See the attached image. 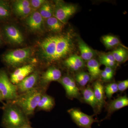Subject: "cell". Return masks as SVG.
I'll return each instance as SVG.
<instances>
[{
	"label": "cell",
	"mask_w": 128,
	"mask_h": 128,
	"mask_svg": "<svg viewBox=\"0 0 128 128\" xmlns=\"http://www.w3.org/2000/svg\"><path fill=\"white\" fill-rule=\"evenodd\" d=\"M41 58L47 64L61 60L73 52V37L70 33L51 35L40 42Z\"/></svg>",
	"instance_id": "1"
},
{
	"label": "cell",
	"mask_w": 128,
	"mask_h": 128,
	"mask_svg": "<svg viewBox=\"0 0 128 128\" xmlns=\"http://www.w3.org/2000/svg\"><path fill=\"white\" fill-rule=\"evenodd\" d=\"M2 126L4 128H19L31 124L29 118L18 106L11 102L3 104Z\"/></svg>",
	"instance_id": "2"
},
{
	"label": "cell",
	"mask_w": 128,
	"mask_h": 128,
	"mask_svg": "<svg viewBox=\"0 0 128 128\" xmlns=\"http://www.w3.org/2000/svg\"><path fill=\"white\" fill-rule=\"evenodd\" d=\"M47 88L40 85L30 90L19 94L15 100L11 102L18 106L29 118L34 114L40 100L43 94L46 93Z\"/></svg>",
	"instance_id": "3"
},
{
	"label": "cell",
	"mask_w": 128,
	"mask_h": 128,
	"mask_svg": "<svg viewBox=\"0 0 128 128\" xmlns=\"http://www.w3.org/2000/svg\"><path fill=\"white\" fill-rule=\"evenodd\" d=\"M31 54L29 48L18 49L5 53L2 56V60L9 67L18 68L22 66L28 59Z\"/></svg>",
	"instance_id": "4"
},
{
	"label": "cell",
	"mask_w": 128,
	"mask_h": 128,
	"mask_svg": "<svg viewBox=\"0 0 128 128\" xmlns=\"http://www.w3.org/2000/svg\"><path fill=\"white\" fill-rule=\"evenodd\" d=\"M0 90L3 100L6 102L14 101L18 95L16 86L10 81L4 69L0 70Z\"/></svg>",
	"instance_id": "5"
},
{
	"label": "cell",
	"mask_w": 128,
	"mask_h": 128,
	"mask_svg": "<svg viewBox=\"0 0 128 128\" xmlns=\"http://www.w3.org/2000/svg\"><path fill=\"white\" fill-rule=\"evenodd\" d=\"M77 8L71 4L58 3L54 7L53 16L61 22L66 24L71 16L76 13Z\"/></svg>",
	"instance_id": "6"
},
{
	"label": "cell",
	"mask_w": 128,
	"mask_h": 128,
	"mask_svg": "<svg viewBox=\"0 0 128 128\" xmlns=\"http://www.w3.org/2000/svg\"><path fill=\"white\" fill-rule=\"evenodd\" d=\"M67 112L74 122L81 128H92V124L97 121L92 116L88 115L76 108H71Z\"/></svg>",
	"instance_id": "7"
},
{
	"label": "cell",
	"mask_w": 128,
	"mask_h": 128,
	"mask_svg": "<svg viewBox=\"0 0 128 128\" xmlns=\"http://www.w3.org/2000/svg\"><path fill=\"white\" fill-rule=\"evenodd\" d=\"M41 74L35 70L22 81L16 85L18 95L30 90L40 85Z\"/></svg>",
	"instance_id": "8"
},
{
	"label": "cell",
	"mask_w": 128,
	"mask_h": 128,
	"mask_svg": "<svg viewBox=\"0 0 128 128\" xmlns=\"http://www.w3.org/2000/svg\"><path fill=\"white\" fill-rule=\"evenodd\" d=\"M0 28L2 40L4 38L10 42L16 44H21L24 42L22 34L15 26L6 24Z\"/></svg>",
	"instance_id": "9"
},
{
	"label": "cell",
	"mask_w": 128,
	"mask_h": 128,
	"mask_svg": "<svg viewBox=\"0 0 128 128\" xmlns=\"http://www.w3.org/2000/svg\"><path fill=\"white\" fill-rule=\"evenodd\" d=\"M35 70L33 64L24 65L16 69L11 74L10 80L13 84L17 85Z\"/></svg>",
	"instance_id": "10"
},
{
	"label": "cell",
	"mask_w": 128,
	"mask_h": 128,
	"mask_svg": "<svg viewBox=\"0 0 128 128\" xmlns=\"http://www.w3.org/2000/svg\"><path fill=\"white\" fill-rule=\"evenodd\" d=\"M61 77L62 72L60 69L54 66H50L41 74L40 85L48 87L50 82L58 81Z\"/></svg>",
	"instance_id": "11"
},
{
	"label": "cell",
	"mask_w": 128,
	"mask_h": 128,
	"mask_svg": "<svg viewBox=\"0 0 128 128\" xmlns=\"http://www.w3.org/2000/svg\"><path fill=\"white\" fill-rule=\"evenodd\" d=\"M66 92V96L70 98H78L80 96L79 89L74 79L69 76H62L58 80Z\"/></svg>",
	"instance_id": "12"
},
{
	"label": "cell",
	"mask_w": 128,
	"mask_h": 128,
	"mask_svg": "<svg viewBox=\"0 0 128 128\" xmlns=\"http://www.w3.org/2000/svg\"><path fill=\"white\" fill-rule=\"evenodd\" d=\"M44 19L38 11H34L26 19L27 25L32 31H41L43 26Z\"/></svg>",
	"instance_id": "13"
},
{
	"label": "cell",
	"mask_w": 128,
	"mask_h": 128,
	"mask_svg": "<svg viewBox=\"0 0 128 128\" xmlns=\"http://www.w3.org/2000/svg\"><path fill=\"white\" fill-rule=\"evenodd\" d=\"M55 105V101L52 97L46 93L43 94L37 105L36 111L49 112Z\"/></svg>",
	"instance_id": "14"
},
{
	"label": "cell",
	"mask_w": 128,
	"mask_h": 128,
	"mask_svg": "<svg viewBox=\"0 0 128 128\" xmlns=\"http://www.w3.org/2000/svg\"><path fill=\"white\" fill-rule=\"evenodd\" d=\"M93 90L97 102L98 108L100 110L105 102L104 88L102 83L98 81L94 83Z\"/></svg>",
	"instance_id": "15"
},
{
	"label": "cell",
	"mask_w": 128,
	"mask_h": 128,
	"mask_svg": "<svg viewBox=\"0 0 128 128\" xmlns=\"http://www.w3.org/2000/svg\"><path fill=\"white\" fill-rule=\"evenodd\" d=\"M128 105V97L126 96L119 97L110 102L108 108V113L110 114Z\"/></svg>",
	"instance_id": "16"
},
{
	"label": "cell",
	"mask_w": 128,
	"mask_h": 128,
	"mask_svg": "<svg viewBox=\"0 0 128 128\" xmlns=\"http://www.w3.org/2000/svg\"><path fill=\"white\" fill-rule=\"evenodd\" d=\"M78 46L82 58L83 60H89L94 56V52L82 40L78 41Z\"/></svg>",
	"instance_id": "17"
},
{
	"label": "cell",
	"mask_w": 128,
	"mask_h": 128,
	"mask_svg": "<svg viewBox=\"0 0 128 128\" xmlns=\"http://www.w3.org/2000/svg\"><path fill=\"white\" fill-rule=\"evenodd\" d=\"M82 94L83 99L86 103L93 108H98L97 102L94 96L93 89L90 87H88L83 90Z\"/></svg>",
	"instance_id": "18"
},
{
	"label": "cell",
	"mask_w": 128,
	"mask_h": 128,
	"mask_svg": "<svg viewBox=\"0 0 128 128\" xmlns=\"http://www.w3.org/2000/svg\"><path fill=\"white\" fill-rule=\"evenodd\" d=\"M88 69L89 74L92 78H95L100 74L101 71L100 68V64L96 60L92 59L88 62Z\"/></svg>",
	"instance_id": "19"
},
{
	"label": "cell",
	"mask_w": 128,
	"mask_h": 128,
	"mask_svg": "<svg viewBox=\"0 0 128 128\" xmlns=\"http://www.w3.org/2000/svg\"><path fill=\"white\" fill-rule=\"evenodd\" d=\"M46 24L49 30L54 32H60L63 30L64 24L54 16L46 20Z\"/></svg>",
	"instance_id": "20"
},
{
	"label": "cell",
	"mask_w": 128,
	"mask_h": 128,
	"mask_svg": "<svg viewBox=\"0 0 128 128\" xmlns=\"http://www.w3.org/2000/svg\"><path fill=\"white\" fill-rule=\"evenodd\" d=\"M10 14V8L8 2L0 0V22L7 19Z\"/></svg>",
	"instance_id": "21"
},
{
	"label": "cell",
	"mask_w": 128,
	"mask_h": 128,
	"mask_svg": "<svg viewBox=\"0 0 128 128\" xmlns=\"http://www.w3.org/2000/svg\"><path fill=\"white\" fill-rule=\"evenodd\" d=\"M54 7L49 2H46L40 8L39 11L44 19L47 20L53 15Z\"/></svg>",
	"instance_id": "22"
},
{
	"label": "cell",
	"mask_w": 128,
	"mask_h": 128,
	"mask_svg": "<svg viewBox=\"0 0 128 128\" xmlns=\"http://www.w3.org/2000/svg\"><path fill=\"white\" fill-rule=\"evenodd\" d=\"M112 54L115 61L119 63L124 62L128 58V51L124 48H118L114 50Z\"/></svg>",
	"instance_id": "23"
},
{
	"label": "cell",
	"mask_w": 128,
	"mask_h": 128,
	"mask_svg": "<svg viewBox=\"0 0 128 128\" xmlns=\"http://www.w3.org/2000/svg\"><path fill=\"white\" fill-rule=\"evenodd\" d=\"M75 78L76 80L80 86H84L89 82L90 80V76L89 73L82 72L76 74Z\"/></svg>",
	"instance_id": "24"
},
{
	"label": "cell",
	"mask_w": 128,
	"mask_h": 128,
	"mask_svg": "<svg viewBox=\"0 0 128 128\" xmlns=\"http://www.w3.org/2000/svg\"><path fill=\"white\" fill-rule=\"evenodd\" d=\"M102 40L105 46L108 48H112L120 43L118 38L114 36L106 35L102 37Z\"/></svg>",
	"instance_id": "25"
},
{
	"label": "cell",
	"mask_w": 128,
	"mask_h": 128,
	"mask_svg": "<svg viewBox=\"0 0 128 128\" xmlns=\"http://www.w3.org/2000/svg\"><path fill=\"white\" fill-rule=\"evenodd\" d=\"M118 91V84L115 82L110 83L105 87V92L106 96L108 98H111L112 96Z\"/></svg>",
	"instance_id": "26"
},
{
	"label": "cell",
	"mask_w": 128,
	"mask_h": 128,
	"mask_svg": "<svg viewBox=\"0 0 128 128\" xmlns=\"http://www.w3.org/2000/svg\"><path fill=\"white\" fill-rule=\"evenodd\" d=\"M30 7H31L30 1L27 0H17L13 4V8L15 11Z\"/></svg>",
	"instance_id": "27"
},
{
	"label": "cell",
	"mask_w": 128,
	"mask_h": 128,
	"mask_svg": "<svg viewBox=\"0 0 128 128\" xmlns=\"http://www.w3.org/2000/svg\"><path fill=\"white\" fill-rule=\"evenodd\" d=\"M70 60L73 62L79 68L83 67L84 66V60L80 56L76 54L73 55L68 58Z\"/></svg>",
	"instance_id": "28"
},
{
	"label": "cell",
	"mask_w": 128,
	"mask_h": 128,
	"mask_svg": "<svg viewBox=\"0 0 128 128\" xmlns=\"http://www.w3.org/2000/svg\"><path fill=\"white\" fill-rule=\"evenodd\" d=\"M34 9L31 7L27 8L25 9H20L16 11L15 12L18 16L25 17L30 15L34 11Z\"/></svg>",
	"instance_id": "29"
},
{
	"label": "cell",
	"mask_w": 128,
	"mask_h": 128,
	"mask_svg": "<svg viewBox=\"0 0 128 128\" xmlns=\"http://www.w3.org/2000/svg\"><path fill=\"white\" fill-rule=\"evenodd\" d=\"M46 2L44 0H32L30 1V6L34 10L40 8Z\"/></svg>",
	"instance_id": "30"
},
{
	"label": "cell",
	"mask_w": 128,
	"mask_h": 128,
	"mask_svg": "<svg viewBox=\"0 0 128 128\" xmlns=\"http://www.w3.org/2000/svg\"><path fill=\"white\" fill-rule=\"evenodd\" d=\"M117 84L118 90L121 92L124 91L128 88V80H125L120 82Z\"/></svg>",
	"instance_id": "31"
},
{
	"label": "cell",
	"mask_w": 128,
	"mask_h": 128,
	"mask_svg": "<svg viewBox=\"0 0 128 128\" xmlns=\"http://www.w3.org/2000/svg\"><path fill=\"white\" fill-rule=\"evenodd\" d=\"M64 64L67 67L73 71H77L80 68L76 65L73 62H71L68 59H66L64 61Z\"/></svg>",
	"instance_id": "32"
},
{
	"label": "cell",
	"mask_w": 128,
	"mask_h": 128,
	"mask_svg": "<svg viewBox=\"0 0 128 128\" xmlns=\"http://www.w3.org/2000/svg\"><path fill=\"white\" fill-rule=\"evenodd\" d=\"M100 63L106 66L112 68L115 65V62H112L110 60L101 59H100Z\"/></svg>",
	"instance_id": "33"
},
{
	"label": "cell",
	"mask_w": 128,
	"mask_h": 128,
	"mask_svg": "<svg viewBox=\"0 0 128 128\" xmlns=\"http://www.w3.org/2000/svg\"><path fill=\"white\" fill-rule=\"evenodd\" d=\"M100 59L107 60L112 62H116L112 54H104L103 55H101L100 57Z\"/></svg>",
	"instance_id": "34"
},
{
	"label": "cell",
	"mask_w": 128,
	"mask_h": 128,
	"mask_svg": "<svg viewBox=\"0 0 128 128\" xmlns=\"http://www.w3.org/2000/svg\"><path fill=\"white\" fill-rule=\"evenodd\" d=\"M100 74L102 76V78L105 80H109L112 78V76L107 74L104 70Z\"/></svg>",
	"instance_id": "35"
},
{
	"label": "cell",
	"mask_w": 128,
	"mask_h": 128,
	"mask_svg": "<svg viewBox=\"0 0 128 128\" xmlns=\"http://www.w3.org/2000/svg\"><path fill=\"white\" fill-rule=\"evenodd\" d=\"M104 71L108 74L113 77L114 73L112 68L106 66L105 69H104Z\"/></svg>",
	"instance_id": "36"
},
{
	"label": "cell",
	"mask_w": 128,
	"mask_h": 128,
	"mask_svg": "<svg viewBox=\"0 0 128 128\" xmlns=\"http://www.w3.org/2000/svg\"><path fill=\"white\" fill-rule=\"evenodd\" d=\"M3 44V41L2 40L0 28V46H2Z\"/></svg>",
	"instance_id": "37"
},
{
	"label": "cell",
	"mask_w": 128,
	"mask_h": 128,
	"mask_svg": "<svg viewBox=\"0 0 128 128\" xmlns=\"http://www.w3.org/2000/svg\"><path fill=\"white\" fill-rule=\"evenodd\" d=\"M32 128L31 126V124H28L26 125H24V126H22L21 128Z\"/></svg>",
	"instance_id": "38"
},
{
	"label": "cell",
	"mask_w": 128,
	"mask_h": 128,
	"mask_svg": "<svg viewBox=\"0 0 128 128\" xmlns=\"http://www.w3.org/2000/svg\"><path fill=\"white\" fill-rule=\"evenodd\" d=\"M3 101H4V100H3V97H2V94L0 90V102L3 104H4V102H3Z\"/></svg>",
	"instance_id": "39"
},
{
	"label": "cell",
	"mask_w": 128,
	"mask_h": 128,
	"mask_svg": "<svg viewBox=\"0 0 128 128\" xmlns=\"http://www.w3.org/2000/svg\"><path fill=\"white\" fill-rule=\"evenodd\" d=\"M0 108H2V107H0Z\"/></svg>",
	"instance_id": "40"
}]
</instances>
